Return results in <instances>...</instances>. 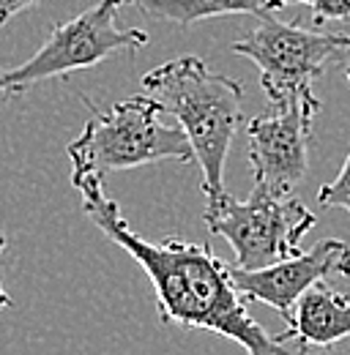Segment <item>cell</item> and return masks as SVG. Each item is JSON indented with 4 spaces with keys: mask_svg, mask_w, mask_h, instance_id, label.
Instances as JSON below:
<instances>
[{
    "mask_svg": "<svg viewBox=\"0 0 350 355\" xmlns=\"http://www.w3.org/2000/svg\"><path fill=\"white\" fill-rule=\"evenodd\" d=\"M72 186L83 197V214L148 273L165 325L211 331L238 342L249 355H306V345L290 331L271 336L252 320L247 298L233 284L230 266L211 246L137 235L124 219L121 205L107 197L101 175H72Z\"/></svg>",
    "mask_w": 350,
    "mask_h": 355,
    "instance_id": "cell-1",
    "label": "cell"
},
{
    "mask_svg": "<svg viewBox=\"0 0 350 355\" xmlns=\"http://www.w3.org/2000/svg\"><path fill=\"white\" fill-rule=\"evenodd\" d=\"M142 88L162 104L165 112L178 118L189 137L203 170L206 200L219 197L224 191L222 173L230 142L244 126L241 83L211 71L197 55H181L151 69L142 77Z\"/></svg>",
    "mask_w": 350,
    "mask_h": 355,
    "instance_id": "cell-2",
    "label": "cell"
},
{
    "mask_svg": "<svg viewBox=\"0 0 350 355\" xmlns=\"http://www.w3.org/2000/svg\"><path fill=\"white\" fill-rule=\"evenodd\" d=\"M162 104L148 96H129L115 101L107 112L90 110L83 134L69 142L72 175H107L156 162L194 159L192 142L181 126L162 121Z\"/></svg>",
    "mask_w": 350,
    "mask_h": 355,
    "instance_id": "cell-3",
    "label": "cell"
},
{
    "mask_svg": "<svg viewBox=\"0 0 350 355\" xmlns=\"http://www.w3.org/2000/svg\"><path fill=\"white\" fill-rule=\"evenodd\" d=\"M348 46V33L309 31L299 22H282L268 11L244 39L233 42V52L249 58L260 69L268 104H304L320 112L323 104L312 83L320 80Z\"/></svg>",
    "mask_w": 350,
    "mask_h": 355,
    "instance_id": "cell-4",
    "label": "cell"
},
{
    "mask_svg": "<svg viewBox=\"0 0 350 355\" xmlns=\"http://www.w3.org/2000/svg\"><path fill=\"white\" fill-rule=\"evenodd\" d=\"M203 222L211 235L233 246L235 266L258 270L301 254L299 243L317 224V216L296 194H279L255 183L247 202H238L227 191L206 200Z\"/></svg>",
    "mask_w": 350,
    "mask_h": 355,
    "instance_id": "cell-5",
    "label": "cell"
},
{
    "mask_svg": "<svg viewBox=\"0 0 350 355\" xmlns=\"http://www.w3.org/2000/svg\"><path fill=\"white\" fill-rule=\"evenodd\" d=\"M129 0H99L74 19L55 25L25 63L0 69V96L22 93L36 83L90 69L115 52H131L148 44L140 28H118V11Z\"/></svg>",
    "mask_w": 350,
    "mask_h": 355,
    "instance_id": "cell-6",
    "label": "cell"
},
{
    "mask_svg": "<svg viewBox=\"0 0 350 355\" xmlns=\"http://www.w3.org/2000/svg\"><path fill=\"white\" fill-rule=\"evenodd\" d=\"M317 110L304 104H271L247 123V156L255 183L293 194L309 167V137Z\"/></svg>",
    "mask_w": 350,
    "mask_h": 355,
    "instance_id": "cell-7",
    "label": "cell"
},
{
    "mask_svg": "<svg viewBox=\"0 0 350 355\" xmlns=\"http://www.w3.org/2000/svg\"><path fill=\"white\" fill-rule=\"evenodd\" d=\"M350 276V243L340 238H323L309 252H301L296 257L279 260L274 266L244 270L238 266H230L233 284L247 301H258L282 314V320L290 317L296 301L306 290L326 276Z\"/></svg>",
    "mask_w": 350,
    "mask_h": 355,
    "instance_id": "cell-8",
    "label": "cell"
},
{
    "mask_svg": "<svg viewBox=\"0 0 350 355\" xmlns=\"http://www.w3.org/2000/svg\"><path fill=\"white\" fill-rule=\"evenodd\" d=\"M285 322L304 345H337L350 336V298L317 282L296 301Z\"/></svg>",
    "mask_w": 350,
    "mask_h": 355,
    "instance_id": "cell-9",
    "label": "cell"
},
{
    "mask_svg": "<svg viewBox=\"0 0 350 355\" xmlns=\"http://www.w3.org/2000/svg\"><path fill=\"white\" fill-rule=\"evenodd\" d=\"M137 3L140 11L156 19H167L181 28H189L200 19L227 17V14H255L262 17L271 8V0H129Z\"/></svg>",
    "mask_w": 350,
    "mask_h": 355,
    "instance_id": "cell-10",
    "label": "cell"
},
{
    "mask_svg": "<svg viewBox=\"0 0 350 355\" xmlns=\"http://www.w3.org/2000/svg\"><path fill=\"white\" fill-rule=\"evenodd\" d=\"M317 205L320 208H345L350 214V153L340 175L317 189Z\"/></svg>",
    "mask_w": 350,
    "mask_h": 355,
    "instance_id": "cell-11",
    "label": "cell"
},
{
    "mask_svg": "<svg viewBox=\"0 0 350 355\" xmlns=\"http://www.w3.org/2000/svg\"><path fill=\"white\" fill-rule=\"evenodd\" d=\"M312 17L317 25L334 22V19H350V0H315Z\"/></svg>",
    "mask_w": 350,
    "mask_h": 355,
    "instance_id": "cell-12",
    "label": "cell"
},
{
    "mask_svg": "<svg viewBox=\"0 0 350 355\" xmlns=\"http://www.w3.org/2000/svg\"><path fill=\"white\" fill-rule=\"evenodd\" d=\"M39 0H0V28L11 19V17H17L19 11H25V8H31V6H36Z\"/></svg>",
    "mask_w": 350,
    "mask_h": 355,
    "instance_id": "cell-13",
    "label": "cell"
},
{
    "mask_svg": "<svg viewBox=\"0 0 350 355\" xmlns=\"http://www.w3.org/2000/svg\"><path fill=\"white\" fill-rule=\"evenodd\" d=\"M6 249V235L0 232V252ZM14 306V301H11V295L6 293V287H3V282H0V309H11Z\"/></svg>",
    "mask_w": 350,
    "mask_h": 355,
    "instance_id": "cell-14",
    "label": "cell"
},
{
    "mask_svg": "<svg viewBox=\"0 0 350 355\" xmlns=\"http://www.w3.org/2000/svg\"><path fill=\"white\" fill-rule=\"evenodd\" d=\"M285 6H315V0H271V8L279 11Z\"/></svg>",
    "mask_w": 350,
    "mask_h": 355,
    "instance_id": "cell-15",
    "label": "cell"
},
{
    "mask_svg": "<svg viewBox=\"0 0 350 355\" xmlns=\"http://www.w3.org/2000/svg\"><path fill=\"white\" fill-rule=\"evenodd\" d=\"M342 69H345V77H348V83H350V46L342 52Z\"/></svg>",
    "mask_w": 350,
    "mask_h": 355,
    "instance_id": "cell-16",
    "label": "cell"
},
{
    "mask_svg": "<svg viewBox=\"0 0 350 355\" xmlns=\"http://www.w3.org/2000/svg\"><path fill=\"white\" fill-rule=\"evenodd\" d=\"M348 355H350V353H348Z\"/></svg>",
    "mask_w": 350,
    "mask_h": 355,
    "instance_id": "cell-17",
    "label": "cell"
}]
</instances>
